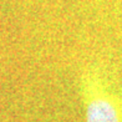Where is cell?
<instances>
[{
	"mask_svg": "<svg viewBox=\"0 0 122 122\" xmlns=\"http://www.w3.org/2000/svg\"><path fill=\"white\" fill-rule=\"evenodd\" d=\"M86 122H121L117 108L110 100L95 97L87 105Z\"/></svg>",
	"mask_w": 122,
	"mask_h": 122,
	"instance_id": "1",
	"label": "cell"
}]
</instances>
